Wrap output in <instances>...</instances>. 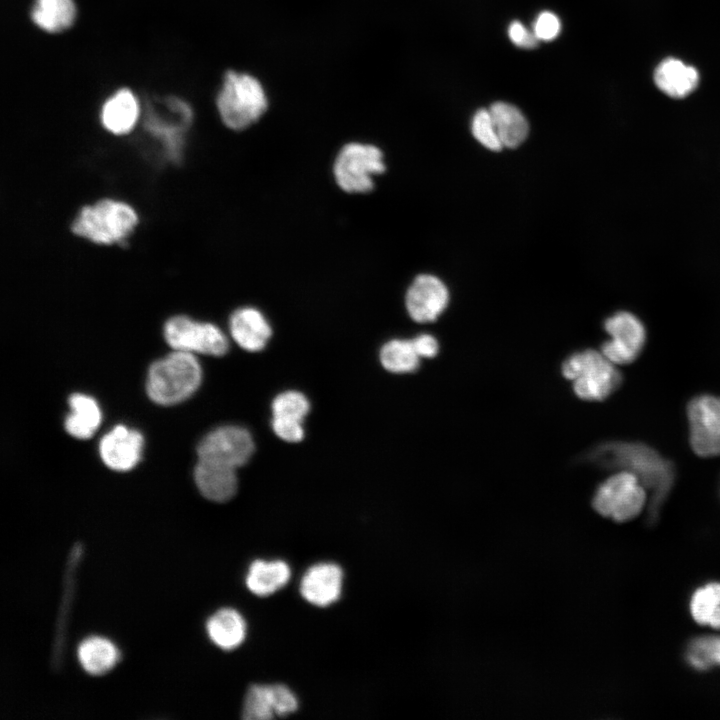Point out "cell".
Returning <instances> with one entry per match:
<instances>
[{"label":"cell","instance_id":"1","mask_svg":"<svg viewBox=\"0 0 720 720\" xmlns=\"http://www.w3.org/2000/svg\"><path fill=\"white\" fill-rule=\"evenodd\" d=\"M592 455L598 463L634 474L645 490H649L650 509L656 514L672 487L674 471L671 463L653 449L638 443H607Z\"/></svg>","mask_w":720,"mask_h":720},{"label":"cell","instance_id":"2","mask_svg":"<svg viewBox=\"0 0 720 720\" xmlns=\"http://www.w3.org/2000/svg\"><path fill=\"white\" fill-rule=\"evenodd\" d=\"M216 105L224 125L242 131L262 118L269 100L264 85L256 76L231 70L223 78Z\"/></svg>","mask_w":720,"mask_h":720},{"label":"cell","instance_id":"3","mask_svg":"<svg viewBox=\"0 0 720 720\" xmlns=\"http://www.w3.org/2000/svg\"><path fill=\"white\" fill-rule=\"evenodd\" d=\"M201 366L193 353L174 350L149 368L146 390L160 405H174L189 398L199 387Z\"/></svg>","mask_w":720,"mask_h":720},{"label":"cell","instance_id":"4","mask_svg":"<svg viewBox=\"0 0 720 720\" xmlns=\"http://www.w3.org/2000/svg\"><path fill=\"white\" fill-rule=\"evenodd\" d=\"M138 222L135 210L125 202L102 199L84 206L72 223V232L96 244L124 240Z\"/></svg>","mask_w":720,"mask_h":720},{"label":"cell","instance_id":"5","mask_svg":"<svg viewBox=\"0 0 720 720\" xmlns=\"http://www.w3.org/2000/svg\"><path fill=\"white\" fill-rule=\"evenodd\" d=\"M602 352L588 349L570 355L561 366L565 378L573 381L577 397L602 401L622 382L621 373Z\"/></svg>","mask_w":720,"mask_h":720},{"label":"cell","instance_id":"6","mask_svg":"<svg viewBox=\"0 0 720 720\" xmlns=\"http://www.w3.org/2000/svg\"><path fill=\"white\" fill-rule=\"evenodd\" d=\"M386 169L383 152L373 144L350 142L338 152L333 175L336 184L348 193H366L373 189V177Z\"/></svg>","mask_w":720,"mask_h":720},{"label":"cell","instance_id":"7","mask_svg":"<svg viewBox=\"0 0 720 720\" xmlns=\"http://www.w3.org/2000/svg\"><path fill=\"white\" fill-rule=\"evenodd\" d=\"M646 502L647 491L638 478L631 472L621 470L599 486L592 504L602 516L625 522L635 518Z\"/></svg>","mask_w":720,"mask_h":720},{"label":"cell","instance_id":"8","mask_svg":"<svg viewBox=\"0 0 720 720\" xmlns=\"http://www.w3.org/2000/svg\"><path fill=\"white\" fill-rule=\"evenodd\" d=\"M164 337L174 349L189 353L222 356L229 343L214 324L197 322L186 316H174L164 326Z\"/></svg>","mask_w":720,"mask_h":720},{"label":"cell","instance_id":"9","mask_svg":"<svg viewBox=\"0 0 720 720\" xmlns=\"http://www.w3.org/2000/svg\"><path fill=\"white\" fill-rule=\"evenodd\" d=\"M254 452L251 434L239 426H222L208 433L197 447L198 460L237 469Z\"/></svg>","mask_w":720,"mask_h":720},{"label":"cell","instance_id":"10","mask_svg":"<svg viewBox=\"0 0 720 720\" xmlns=\"http://www.w3.org/2000/svg\"><path fill=\"white\" fill-rule=\"evenodd\" d=\"M687 411L693 451L701 457L720 456V397L698 396Z\"/></svg>","mask_w":720,"mask_h":720},{"label":"cell","instance_id":"11","mask_svg":"<svg viewBox=\"0 0 720 720\" xmlns=\"http://www.w3.org/2000/svg\"><path fill=\"white\" fill-rule=\"evenodd\" d=\"M604 328L611 339L602 345L601 352L616 365L636 360L646 337L642 322L634 314L621 311L609 317Z\"/></svg>","mask_w":720,"mask_h":720},{"label":"cell","instance_id":"12","mask_svg":"<svg viewBox=\"0 0 720 720\" xmlns=\"http://www.w3.org/2000/svg\"><path fill=\"white\" fill-rule=\"evenodd\" d=\"M169 115L159 113L150 106L146 113L145 127L154 136L158 137L172 159H178L183 143V132L192 119L190 107L182 100L174 97L168 98Z\"/></svg>","mask_w":720,"mask_h":720},{"label":"cell","instance_id":"13","mask_svg":"<svg viewBox=\"0 0 720 720\" xmlns=\"http://www.w3.org/2000/svg\"><path fill=\"white\" fill-rule=\"evenodd\" d=\"M448 302L446 285L430 274L417 276L405 296L407 312L418 323L435 321L446 309Z\"/></svg>","mask_w":720,"mask_h":720},{"label":"cell","instance_id":"14","mask_svg":"<svg viewBox=\"0 0 720 720\" xmlns=\"http://www.w3.org/2000/svg\"><path fill=\"white\" fill-rule=\"evenodd\" d=\"M298 707L295 695L284 685H253L245 696L243 718L267 720L286 716Z\"/></svg>","mask_w":720,"mask_h":720},{"label":"cell","instance_id":"15","mask_svg":"<svg viewBox=\"0 0 720 720\" xmlns=\"http://www.w3.org/2000/svg\"><path fill=\"white\" fill-rule=\"evenodd\" d=\"M143 436L123 425L115 426L99 443L103 462L116 471H128L140 460Z\"/></svg>","mask_w":720,"mask_h":720},{"label":"cell","instance_id":"16","mask_svg":"<svg viewBox=\"0 0 720 720\" xmlns=\"http://www.w3.org/2000/svg\"><path fill=\"white\" fill-rule=\"evenodd\" d=\"M343 572L333 563H320L310 567L300 583V592L311 604L328 606L337 601L342 590Z\"/></svg>","mask_w":720,"mask_h":720},{"label":"cell","instance_id":"17","mask_svg":"<svg viewBox=\"0 0 720 720\" xmlns=\"http://www.w3.org/2000/svg\"><path fill=\"white\" fill-rule=\"evenodd\" d=\"M229 329L234 341L244 350L258 352L264 349L272 330L261 311L253 307H242L233 312Z\"/></svg>","mask_w":720,"mask_h":720},{"label":"cell","instance_id":"18","mask_svg":"<svg viewBox=\"0 0 720 720\" xmlns=\"http://www.w3.org/2000/svg\"><path fill=\"white\" fill-rule=\"evenodd\" d=\"M194 478L201 494L211 501L225 502L237 491L236 469L233 468L198 460Z\"/></svg>","mask_w":720,"mask_h":720},{"label":"cell","instance_id":"19","mask_svg":"<svg viewBox=\"0 0 720 720\" xmlns=\"http://www.w3.org/2000/svg\"><path fill=\"white\" fill-rule=\"evenodd\" d=\"M139 104L129 89H120L104 103L100 118L104 128L114 135L129 133L138 120Z\"/></svg>","mask_w":720,"mask_h":720},{"label":"cell","instance_id":"20","mask_svg":"<svg viewBox=\"0 0 720 720\" xmlns=\"http://www.w3.org/2000/svg\"><path fill=\"white\" fill-rule=\"evenodd\" d=\"M654 82L666 95L683 98L696 89L699 74L693 66L676 58H667L655 69Z\"/></svg>","mask_w":720,"mask_h":720},{"label":"cell","instance_id":"21","mask_svg":"<svg viewBox=\"0 0 720 720\" xmlns=\"http://www.w3.org/2000/svg\"><path fill=\"white\" fill-rule=\"evenodd\" d=\"M503 147L516 148L526 139L529 125L522 112L512 104L496 102L489 108Z\"/></svg>","mask_w":720,"mask_h":720},{"label":"cell","instance_id":"22","mask_svg":"<svg viewBox=\"0 0 720 720\" xmlns=\"http://www.w3.org/2000/svg\"><path fill=\"white\" fill-rule=\"evenodd\" d=\"M210 639L220 648L231 650L245 639L246 623L234 609L223 608L214 613L207 621Z\"/></svg>","mask_w":720,"mask_h":720},{"label":"cell","instance_id":"23","mask_svg":"<svg viewBox=\"0 0 720 720\" xmlns=\"http://www.w3.org/2000/svg\"><path fill=\"white\" fill-rule=\"evenodd\" d=\"M290 578V568L284 561L256 560L246 577L248 589L258 596H268L286 585Z\"/></svg>","mask_w":720,"mask_h":720},{"label":"cell","instance_id":"24","mask_svg":"<svg viewBox=\"0 0 720 720\" xmlns=\"http://www.w3.org/2000/svg\"><path fill=\"white\" fill-rule=\"evenodd\" d=\"M71 413L65 420V429L77 439L90 438L101 422L97 402L84 394L75 393L69 398Z\"/></svg>","mask_w":720,"mask_h":720},{"label":"cell","instance_id":"25","mask_svg":"<svg viewBox=\"0 0 720 720\" xmlns=\"http://www.w3.org/2000/svg\"><path fill=\"white\" fill-rule=\"evenodd\" d=\"M77 655L83 669L92 675L107 673L120 658L117 647L108 639L98 636L84 639L78 646Z\"/></svg>","mask_w":720,"mask_h":720},{"label":"cell","instance_id":"26","mask_svg":"<svg viewBox=\"0 0 720 720\" xmlns=\"http://www.w3.org/2000/svg\"><path fill=\"white\" fill-rule=\"evenodd\" d=\"M76 15L73 0H35L31 17L42 30L57 33L69 28Z\"/></svg>","mask_w":720,"mask_h":720},{"label":"cell","instance_id":"27","mask_svg":"<svg viewBox=\"0 0 720 720\" xmlns=\"http://www.w3.org/2000/svg\"><path fill=\"white\" fill-rule=\"evenodd\" d=\"M382 366L392 373L414 372L420 363L412 339H393L385 343L380 350Z\"/></svg>","mask_w":720,"mask_h":720},{"label":"cell","instance_id":"28","mask_svg":"<svg viewBox=\"0 0 720 720\" xmlns=\"http://www.w3.org/2000/svg\"><path fill=\"white\" fill-rule=\"evenodd\" d=\"M720 607V583H711L698 589L690 604L694 620L701 625H708L712 614Z\"/></svg>","mask_w":720,"mask_h":720},{"label":"cell","instance_id":"29","mask_svg":"<svg viewBox=\"0 0 720 720\" xmlns=\"http://www.w3.org/2000/svg\"><path fill=\"white\" fill-rule=\"evenodd\" d=\"M310 410V403L298 391L280 393L272 402L273 417L303 421Z\"/></svg>","mask_w":720,"mask_h":720},{"label":"cell","instance_id":"30","mask_svg":"<svg viewBox=\"0 0 720 720\" xmlns=\"http://www.w3.org/2000/svg\"><path fill=\"white\" fill-rule=\"evenodd\" d=\"M689 662L697 669L720 665V638L703 637L693 641L688 652Z\"/></svg>","mask_w":720,"mask_h":720},{"label":"cell","instance_id":"31","mask_svg":"<svg viewBox=\"0 0 720 720\" xmlns=\"http://www.w3.org/2000/svg\"><path fill=\"white\" fill-rule=\"evenodd\" d=\"M471 131L474 138L485 148L495 152L503 148L489 109H480L474 114Z\"/></svg>","mask_w":720,"mask_h":720},{"label":"cell","instance_id":"32","mask_svg":"<svg viewBox=\"0 0 720 720\" xmlns=\"http://www.w3.org/2000/svg\"><path fill=\"white\" fill-rule=\"evenodd\" d=\"M561 30L559 18L550 11H543L538 15L533 25V33L540 41L555 39Z\"/></svg>","mask_w":720,"mask_h":720},{"label":"cell","instance_id":"33","mask_svg":"<svg viewBox=\"0 0 720 720\" xmlns=\"http://www.w3.org/2000/svg\"><path fill=\"white\" fill-rule=\"evenodd\" d=\"M272 428L280 439L287 442H299L304 437L302 421L273 417Z\"/></svg>","mask_w":720,"mask_h":720},{"label":"cell","instance_id":"34","mask_svg":"<svg viewBox=\"0 0 720 720\" xmlns=\"http://www.w3.org/2000/svg\"><path fill=\"white\" fill-rule=\"evenodd\" d=\"M510 40L518 47L527 49L534 48L538 45V39L535 34L526 29L519 21H514L508 28Z\"/></svg>","mask_w":720,"mask_h":720},{"label":"cell","instance_id":"35","mask_svg":"<svg viewBox=\"0 0 720 720\" xmlns=\"http://www.w3.org/2000/svg\"><path fill=\"white\" fill-rule=\"evenodd\" d=\"M414 348L420 358H433L439 352L437 339L430 334H421L412 339Z\"/></svg>","mask_w":720,"mask_h":720},{"label":"cell","instance_id":"36","mask_svg":"<svg viewBox=\"0 0 720 720\" xmlns=\"http://www.w3.org/2000/svg\"><path fill=\"white\" fill-rule=\"evenodd\" d=\"M708 625L715 629H720V607L712 614Z\"/></svg>","mask_w":720,"mask_h":720}]
</instances>
